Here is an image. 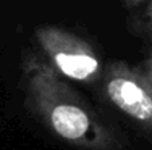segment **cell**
I'll list each match as a JSON object with an SVG mask.
<instances>
[{"mask_svg":"<svg viewBox=\"0 0 152 150\" xmlns=\"http://www.w3.org/2000/svg\"><path fill=\"white\" fill-rule=\"evenodd\" d=\"M26 102L58 139L79 150H121L123 141L42 57L23 55Z\"/></svg>","mask_w":152,"mask_h":150,"instance_id":"cell-1","label":"cell"},{"mask_svg":"<svg viewBox=\"0 0 152 150\" xmlns=\"http://www.w3.org/2000/svg\"><path fill=\"white\" fill-rule=\"evenodd\" d=\"M36 41L49 62L65 78L92 84L100 79L104 66L91 44L79 36L57 26L36 29Z\"/></svg>","mask_w":152,"mask_h":150,"instance_id":"cell-2","label":"cell"},{"mask_svg":"<svg viewBox=\"0 0 152 150\" xmlns=\"http://www.w3.org/2000/svg\"><path fill=\"white\" fill-rule=\"evenodd\" d=\"M99 81L115 108L152 133V79L142 68L113 62L104 68Z\"/></svg>","mask_w":152,"mask_h":150,"instance_id":"cell-3","label":"cell"},{"mask_svg":"<svg viewBox=\"0 0 152 150\" xmlns=\"http://www.w3.org/2000/svg\"><path fill=\"white\" fill-rule=\"evenodd\" d=\"M147 16H149V31H151V44H152V2L149 5V12H147ZM139 66L142 68L144 71H146V74L152 79V49L149 52V55H147V58L144 60L142 63H139Z\"/></svg>","mask_w":152,"mask_h":150,"instance_id":"cell-4","label":"cell"},{"mask_svg":"<svg viewBox=\"0 0 152 150\" xmlns=\"http://www.w3.org/2000/svg\"><path fill=\"white\" fill-rule=\"evenodd\" d=\"M142 0H128V3L129 5H137V3H141Z\"/></svg>","mask_w":152,"mask_h":150,"instance_id":"cell-5","label":"cell"},{"mask_svg":"<svg viewBox=\"0 0 152 150\" xmlns=\"http://www.w3.org/2000/svg\"><path fill=\"white\" fill-rule=\"evenodd\" d=\"M125 2H126V3H128V0H125Z\"/></svg>","mask_w":152,"mask_h":150,"instance_id":"cell-6","label":"cell"}]
</instances>
